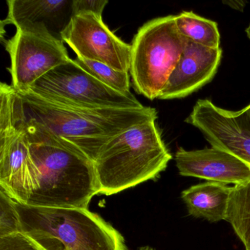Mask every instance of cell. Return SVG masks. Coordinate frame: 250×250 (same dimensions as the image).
Returning a JSON list of instances; mask_svg holds the SVG:
<instances>
[{
  "mask_svg": "<svg viewBox=\"0 0 250 250\" xmlns=\"http://www.w3.org/2000/svg\"><path fill=\"white\" fill-rule=\"evenodd\" d=\"M231 190L226 184L207 181L184 190L181 198L189 215L216 222L226 219Z\"/></svg>",
  "mask_w": 250,
  "mask_h": 250,
  "instance_id": "cell-14",
  "label": "cell"
},
{
  "mask_svg": "<svg viewBox=\"0 0 250 250\" xmlns=\"http://www.w3.org/2000/svg\"><path fill=\"white\" fill-rule=\"evenodd\" d=\"M175 18L169 15L147 21L131 44L133 85L151 101L159 99L185 49L187 40L178 31Z\"/></svg>",
  "mask_w": 250,
  "mask_h": 250,
  "instance_id": "cell-5",
  "label": "cell"
},
{
  "mask_svg": "<svg viewBox=\"0 0 250 250\" xmlns=\"http://www.w3.org/2000/svg\"><path fill=\"white\" fill-rule=\"evenodd\" d=\"M16 106L26 124L50 133L96 160L102 147L131 127L156 120L157 111L73 107L46 100L30 91L16 93Z\"/></svg>",
  "mask_w": 250,
  "mask_h": 250,
  "instance_id": "cell-2",
  "label": "cell"
},
{
  "mask_svg": "<svg viewBox=\"0 0 250 250\" xmlns=\"http://www.w3.org/2000/svg\"><path fill=\"white\" fill-rule=\"evenodd\" d=\"M156 120L131 127L109 140L94 162L99 194L109 196L155 180L172 159Z\"/></svg>",
  "mask_w": 250,
  "mask_h": 250,
  "instance_id": "cell-3",
  "label": "cell"
},
{
  "mask_svg": "<svg viewBox=\"0 0 250 250\" xmlns=\"http://www.w3.org/2000/svg\"><path fill=\"white\" fill-rule=\"evenodd\" d=\"M225 220L250 250V181L232 187Z\"/></svg>",
  "mask_w": 250,
  "mask_h": 250,
  "instance_id": "cell-16",
  "label": "cell"
},
{
  "mask_svg": "<svg viewBox=\"0 0 250 250\" xmlns=\"http://www.w3.org/2000/svg\"><path fill=\"white\" fill-rule=\"evenodd\" d=\"M107 3V0H73V16L90 13L102 17Z\"/></svg>",
  "mask_w": 250,
  "mask_h": 250,
  "instance_id": "cell-20",
  "label": "cell"
},
{
  "mask_svg": "<svg viewBox=\"0 0 250 250\" xmlns=\"http://www.w3.org/2000/svg\"><path fill=\"white\" fill-rule=\"evenodd\" d=\"M175 17L177 28L184 39L211 49L220 48V33L216 21L193 11H182Z\"/></svg>",
  "mask_w": 250,
  "mask_h": 250,
  "instance_id": "cell-15",
  "label": "cell"
},
{
  "mask_svg": "<svg viewBox=\"0 0 250 250\" xmlns=\"http://www.w3.org/2000/svg\"><path fill=\"white\" fill-rule=\"evenodd\" d=\"M77 58L106 64L119 71L129 72L131 46L115 36L104 24L102 16L94 14L74 15L62 33Z\"/></svg>",
  "mask_w": 250,
  "mask_h": 250,
  "instance_id": "cell-9",
  "label": "cell"
},
{
  "mask_svg": "<svg viewBox=\"0 0 250 250\" xmlns=\"http://www.w3.org/2000/svg\"><path fill=\"white\" fill-rule=\"evenodd\" d=\"M0 250H43L22 232L0 238Z\"/></svg>",
  "mask_w": 250,
  "mask_h": 250,
  "instance_id": "cell-19",
  "label": "cell"
},
{
  "mask_svg": "<svg viewBox=\"0 0 250 250\" xmlns=\"http://www.w3.org/2000/svg\"><path fill=\"white\" fill-rule=\"evenodd\" d=\"M77 63L89 74L112 90L124 94L131 93L129 72L115 69L106 64L77 58Z\"/></svg>",
  "mask_w": 250,
  "mask_h": 250,
  "instance_id": "cell-17",
  "label": "cell"
},
{
  "mask_svg": "<svg viewBox=\"0 0 250 250\" xmlns=\"http://www.w3.org/2000/svg\"><path fill=\"white\" fill-rule=\"evenodd\" d=\"M222 50L187 41L179 62L162 90L159 99H182L210 83L217 72Z\"/></svg>",
  "mask_w": 250,
  "mask_h": 250,
  "instance_id": "cell-11",
  "label": "cell"
},
{
  "mask_svg": "<svg viewBox=\"0 0 250 250\" xmlns=\"http://www.w3.org/2000/svg\"><path fill=\"white\" fill-rule=\"evenodd\" d=\"M16 90L0 86V188L11 198L27 204L32 190L31 159L27 134L14 109Z\"/></svg>",
  "mask_w": 250,
  "mask_h": 250,
  "instance_id": "cell-7",
  "label": "cell"
},
{
  "mask_svg": "<svg viewBox=\"0 0 250 250\" xmlns=\"http://www.w3.org/2000/svg\"><path fill=\"white\" fill-rule=\"evenodd\" d=\"M21 232L16 201L0 188V238Z\"/></svg>",
  "mask_w": 250,
  "mask_h": 250,
  "instance_id": "cell-18",
  "label": "cell"
},
{
  "mask_svg": "<svg viewBox=\"0 0 250 250\" xmlns=\"http://www.w3.org/2000/svg\"><path fill=\"white\" fill-rule=\"evenodd\" d=\"M138 250H156L153 247H149V246H145V247H141Z\"/></svg>",
  "mask_w": 250,
  "mask_h": 250,
  "instance_id": "cell-21",
  "label": "cell"
},
{
  "mask_svg": "<svg viewBox=\"0 0 250 250\" xmlns=\"http://www.w3.org/2000/svg\"><path fill=\"white\" fill-rule=\"evenodd\" d=\"M28 91L64 106L73 107L141 109L135 96L112 90L70 59L38 80Z\"/></svg>",
  "mask_w": 250,
  "mask_h": 250,
  "instance_id": "cell-6",
  "label": "cell"
},
{
  "mask_svg": "<svg viewBox=\"0 0 250 250\" xmlns=\"http://www.w3.org/2000/svg\"><path fill=\"white\" fill-rule=\"evenodd\" d=\"M14 109L30 144L32 190L26 205L88 209L99 194L94 162L50 133L24 122L15 102Z\"/></svg>",
  "mask_w": 250,
  "mask_h": 250,
  "instance_id": "cell-1",
  "label": "cell"
},
{
  "mask_svg": "<svg viewBox=\"0 0 250 250\" xmlns=\"http://www.w3.org/2000/svg\"><path fill=\"white\" fill-rule=\"evenodd\" d=\"M16 206L21 232L42 250H128L119 231L88 209Z\"/></svg>",
  "mask_w": 250,
  "mask_h": 250,
  "instance_id": "cell-4",
  "label": "cell"
},
{
  "mask_svg": "<svg viewBox=\"0 0 250 250\" xmlns=\"http://www.w3.org/2000/svg\"><path fill=\"white\" fill-rule=\"evenodd\" d=\"M5 20L17 30L47 35L62 41L73 17V0H9Z\"/></svg>",
  "mask_w": 250,
  "mask_h": 250,
  "instance_id": "cell-13",
  "label": "cell"
},
{
  "mask_svg": "<svg viewBox=\"0 0 250 250\" xmlns=\"http://www.w3.org/2000/svg\"><path fill=\"white\" fill-rule=\"evenodd\" d=\"M5 49L11 59V85L20 93L28 91L51 70L71 59L62 41L24 30H17Z\"/></svg>",
  "mask_w": 250,
  "mask_h": 250,
  "instance_id": "cell-8",
  "label": "cell"
},
{
  "mask_svg": "<svg viewBox=\"0 0 250 250\" xmlns=\"http://www.w3.org/2000/svg\"><path fill=\"white\" fill-rule=\"evenodd\" d=\"M182 176L221 184H244L250 181V166L228 152L210 147L187 150L179 147L175 156Z\"/></svg>",
  "mask_w": 250,
  "mask_h": 250,
  "instance_id": "cell-12",
  "label": "cell"
},
{
  "mask_svg": "<svg viewBox=\"0 0 250 250\" xmlns=\"http://www.w3.org/2000/svg\"><path fill=\"white\" fill-rule=\"evenodd\" d=\"M203 133L212 147L236 156L250 166V114L222 109L208 99H200L185 120Z\"/></svg>",
  "mask_w": 250,
  "mask_h": 250,
  "instance_id": "cell-10",
  "label": "cell"
},
{
  "mask_svg": "<svg viewBox=\"0 0 250 250\" xmlns=\"http://www.w3.org/2000/svg\"><path fill=\"white\" fill-rule=\"evenodd\" d=\"M246 33H247V37L250 39V23L248 27H247V28L246 29Z\"/></svg>",
  "mask_w": 250,
  "mask_h": 250,
  "instance_id": "cell-22",
  "label": "cell"
},
{
  "mask_svg": "<svg viewBox=\"0 0 250 250\" xmlns=\"http://www.w3.org/2000/svg\"><path fill=\"white\" fill-rule=\"evenodd\" d=\"M246 108H247V110H248V111H249V112H250V104H249V105H248V106H247V107H246Z\"/></svg>",
  "mask_w": 250,
  "mask_h": 250,
  "instance_id": "cell-23",
  "label": "cell"
}]
</instances>
